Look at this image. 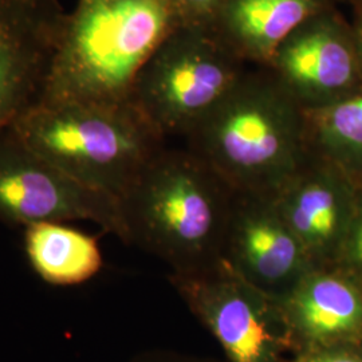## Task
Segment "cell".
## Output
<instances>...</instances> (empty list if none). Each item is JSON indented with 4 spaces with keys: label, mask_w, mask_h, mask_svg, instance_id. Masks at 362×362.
Instances as JSON below:
<instances>
[{
    "label": "cell",
    "mask_w": 362,
    "mask_h": 362,
    "mask_svg": "<svg viewBox=\"0 0 362 362\" xmlns=\"http://www.w3.org/2000/svg\"><path fill=\"white\" fill-rule=\"evenodd\" d=\"M235 189L187 146L167 145L118 199L125 245L170 267L199 274L223 262Z\"/></svg>",
    "instance_id": "1"
},
{
    "label": "cell",
    "mask_w": 362,
    "mask_h": 362,
    "mask_svg": "<svg viewBox=\"0 0 362 362\" xmlns=\"http://www.w3.org/2000/svg\"><path fill=\"white\" fill-rule=\"evenodd\" d=\"M235 191L274 196L308 156L305 110L254 66L184 139Z\"/></svg>",
    "instance_id": "2"
},
{
    "label": "cell",
    "mask_w": 362,
    "mask_h": 362,
    "mask_svg": "<svg viewBox=\"0 0 362 362\" xmlns=\"http://www.w3.org/2000/svg\"><path fill=\"white\" fill-rule=\"evenodd\" d=\"M182 25L172 0H79L40 103H130L143 66Z\"/></svg>",
    "instance_id": "3"
},
{
    "label": "cell",
    "mask_w": 362,
    "mask_h": 362,
    "mask_svg": "<svg viewBox=\"0 0 362 362\" xmlns=\"http://www.w3.org/2000/svg\"><path fill=\"white\" fill-rule=\"evenodd\" d=\"M13 129L69 176L117 200L167 145L132 103H39Z\"/></svg>",
    "instance_id": "4"
},
{
    "label": "cell",
    "mask_w": 362,
    "mask_h": 362,
    "mask_svg": "<svg viewBox=\"0 0 362 362\" xmlns=\"http://www.w3.org/2000/svg\"><path fill=\"white\" fill-rule=\"evenodd\" d=\"M248 67L211 27L182 25L143 66L130 103L165 140L185 139Z\"/></svg>",
    "instance_id": "5"
},
{
    "label": "cell",
    "mask_w": 362,
    "mask_h": 362,
    "mask_svg": "<svg viewBox=\"0 0 362 362\" xmlns=\"http://www.w3.org/2000/svg\"><path fill=\"white\" fill-rule=\"evenodd\" d=\"M187 308L219 342L227 362H282L294 344L278 300L223 262L209 272L170 274Z\"/></svg>",
    "instance_id": "6"
},
{
    "label": "cell",
    "mask_w": 362,
    "mask_h": 362,
    "mask_svg": "<svg viewBox=\"0 0 362 362\" xmlns=\"http://www.w3.org/2000/svg\"><path fill=\"white\" fill-rule=\"evenodd\" d=\"M89 220L122 236L116 197L69 176L30 148L11 128L0 132V221L23 226Z\"/></svg>",
    "instance_id": "7"
},
{
    "label": "cell",
    "mask_w": 362,
    "mask_h": 362,
    "mask_svg": "<svg viewBox=\"0 0 362 362\" xmlns=\"http://www.w3.org/2000/svg\"><path fill=\"white\" fill-rule=\"evenodd\" d=\"M69 15L59 0H0V132L42 101Z\"/></svg>",
    "instance_id": "8"
},
{
    "label": "cell",
    "mask_w": 362,
    "mask_h": 362,
    "mask_svg": "<svg viewBox=\"0 0 362 362\" xmlns=\"http://www.w3.org/2000/svg\"><path fill=\"white\" fill-rule=\"evenodd\" d=\"M303 110L334 104L362 88V66L351 35L325 6L276 47L264 66Z\"/></svg>",
    "instance_id": "9"
},
{
    "label": "cell",
    "mask_w": 362,
    "mask_h": 362,
    "mask_svg": "<svg viewBox=\"0 0 362 362\" xmlns=\"http://www.w3.org/2000/svg\"><path fill=\"white\" fill-rule=\"evenodd\" d=\"M223 263L278 302L314 269L274 196L239 191L233 194Z\"/></svg>",
    "instance_id": "10"
},
{
    "label": "cell",
    "mask_w": 362,
    "mask_h": 362,
    "mask_svg": "<svg viewBox=\"0 0 362 362\" xmlns=\"http://www.w3.org/2000/svg\"><path fill=\"white\" fill-rule=\"evenodd\" d=\"M274 200L313 267L336 266L358 200L349 176L308 152Z\"/></svg>",
    "instance_id": "11"
},
{
    "label": "cell",
    "mask_w": 362,
    "mask_h": 362,
    "mask_svg": "<svg viewBox=\"0 0 362 362\" xmlns=\"http://www.w3.org/2000/svg\"><path fill=\"white\" fill-rule=\"evenodd\" d=\"M279 305L294 351L362 346V285L339 267L313 269Z\"/></svg>",
    "instance_id": "12"
},
{
    "label": "cell",
    "mask_w": 362,
    "mask_h": 362,
    "mask_svg": "<svg viewBox=\"0 0 362 362\" xmlns=\"http://www.w3.org/2000/svg\"><path fill=\"white\" fill-rule=\"evenodd\" d=\"M325 6L326 0H227L211 28L245 64L264 67L276 47Z\"/></svg>",
    "instance_id": "13"
},
{
    "label": "cell",
    "mask_w": 362,
    "mask_h": 362,
    "mask_svg": "<svg viewBox=\"0 0 362 362\" xmlns=\"http://www.w3.org/2000/svg\"><path fill=\"white\" fill-rule=\"evenodd\" d=\"M25 251L39 278L54 286L85 284L104 264L97 238L61 221L25 227Z\"/></svg>",
    "instance_id": "14"
},
{
    "label": "cell",
    "mask_w": 362,
    "mask_h": 362,
    "mask_svg": "<svg viewBox=\"0 0 362 362\" xmlns=\"http://www.w3.org/2000/svg\"><path fill=\"white\" fill-rule=\"evenodd\" d=\"M306 148L350 173H362V88L334 104L305 110Z\"/></svg>",
    "instance_id": "15"
},
{
    "label": "cell",
    "mask_w": 362,
    "mask_h": 362,
    "mask_svg": "<svg viewBox=\"0 0 362 362\" xmlns=\"http://www.w3.org/2000/svg\"><path fill=\"white\" fill-rule=\"evenodd\" d=\"M336 266L362 285V194H358L356 214Z\"/></svg>",
    "instance_id": "16"
},
{
    "label": "cell",
    "mask_w": 362,
    "mask_h": 362,
    "mask_svg": "<svg viewBox=\"0 0 362 362\" xmlns=\"http://www.w3.org/2000/svg\"><path fill=\"white\" fill-rule=\"evenodd\" d=\"M282 362H362V346L332 345L298 350Z\"/></svg>",
    "instance_id": "17"
},
{
    "label": "cell",
    "mask_w": 362,
    "mask_h": 362,
    "mask_svg": "<svg viewBox=\"0 0 362 362\" xmlns=\"http://www.w3.org/2000/svg\"><path fill=\"white\" fill-rule=\"evenodd\" d=\"M185 25L211 27L227 0H172Z\"/></svg>",
    "instance_id": "18"
},
{
    "label": "cell",
    "mask_w": 362,
    "mask_h": 362,
    "mask_svg": "<svg viewBox=\"0 0 362 362\" xmlns=\"http://www.w3.org/2000/svg\"><path fill=\"white\" fill-rule=\"evenodd\" d=\"M130 362H227L220 361L212 357H199L192 354H182L177 351L167 350H153L145 351L136 356Z\"/></svg>",
    "instance_id": "19"
},
{
    "label": "cell",
    "mask_w": 362,
    "mask_h": 362,
    "mask_svg": "<svg viewBox=\"0 0 362 362\" xmlns=\"http://www.w3.org/2000/svg\"><path fill=\"white\" fill-rule=\"evenodd\" d=\"M354 38H356V45H357V50H358V55H360V61H361L362 66V21L360 26L357 27V30L354 33Z\"/></svg>",
    "instance_id": "20"
}]
</instances>
